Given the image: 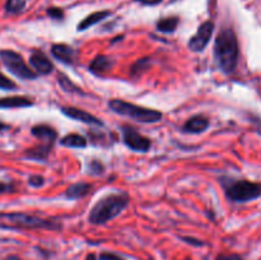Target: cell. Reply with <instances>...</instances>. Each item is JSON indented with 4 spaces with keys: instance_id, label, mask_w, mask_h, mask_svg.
<instances>
[{
    "instance_id": "1",
    "label": "cell",
    "mask_w": 261,
    "mask_h": 260,
    "mask_svg": "<svg viewBox=\"0 0 261 260\" xmlns=\"http://www.w3.org/2000/svg\"><path fill=\"white\" fill-rule=\"evenodd\" d=\"M240 46L237 36L231 28H223L214 41L213 58L216 65L223 74H231L239 64Z\"/></svg>"
},
{
    "instance_id": "2",
    "label": "cell",
    "mask_w": 261,
    "mask_h": 260,
    "mask_svg": "<svg viewBox=\"0 0 261 260\" xmlns=\"http://www.w3.org/2000/svg\"><path fill=\"white\" fill-rule=\"evenodd\" d=\"M130 196L126 193H111L96 201L88 213V222L92 224H105L119 217L129 206Z\"/></svg>"
},
{
    "instance_id": "3",
    "label": "cell",
    "mask_w": 261,
    "mask_h": 260,
    "mask_svg": "<svg viewBox=\"0 0 261 260\" xmlns=\"http://www.w3.org/2000/svg\"><path fill=\"white\" fill-rule=\"evenodd\" d=\"M0 227L5 228H30V229H48V231H59L61 224L53 222L50 219L35 216V214L20 213H0Z\"/></svg>"
},
{
    "instance_id": "4",
    "label": "cell",
    "mask_w": 261,
    "mask_h": 260,
    "mask_svg": "<svg viewBox=\"0 0 261 260\" xmlns=\"http://www.w3.org/2000/svg\"><path fill=\"white\" fill-rule=\"evenodd\" d=\"M219 183L226 198L233 203H247L261 196V184L259 183L231 177H222Z\"/></svg>"
},
{
    "instance_id": "5",
    "label": "cell",
    "mask_w": 261,
    "mask_h": 260,
    "mask_svg": "<svg viewBox=\"0 0 261 260\" xmlns=\"http://www.w3.org/2000/svg\"><path fill=\"white\" fill-rule=\"evenodd\" d=\"M109 107L112 112L120 115V116L129 117L143 124H153L162 120V112L157 111L154 109H148V107L139 106V105L126 102L124 99H111L109 102Z\"/></svg>"
},
{
    "instance_id": "6",
    "label": "cell",
    "mask_w": 261,
    "mask_h": 260,
    "mask_svg": "<svg viewBox=\"0 0 261 260\" xmlns=\"http://www.w3.org/2000/svg\"><path fill=\"white\" fill-rule=\"evenodd\" d=\"M0 59L5 68L19 79L24 81H33L37 78V73L31 69L23 60L22 55L13 50H2L0 51Z\"/></svg>"
},
{
    "instance_id": "7",
    "label": "cell",
    "mask_w": 261,
    "mask_h": 260,
    "mask_svg": "<svg viewBox=\"0 0 261 260\" xmlns=\"http://www.w3.org/2000/svg\"><path fill=\"white\" fill-rule=\"evenodd\" d=\"M121 134L122 142L129 149L142 153L148 152L150 149L152 142H150L149 138L140 134L135 127L130 126V125H124V126H121Z\"/></svg>"
},
{
    "instance_id": "8",
    "label": "cell",
    "mask_w": 261,
    "mask_h": 260,
    "mask_svg": "<svg viewBox=\"0 0 261 260\" xmlns=\"http://www.w3.org/2000/svg\"><path fill=\"white\" fill-rule=\"evenodd\" d=\"M213 32L214 23L212 22V20H206V22L201 23V24L199 25L195 35L189 40V48H190L193 53H201V51H204L206 46L209 45V42H211Z\"/></svg>"
},
{
    "instance_id": "9",
    "label": "cell",
    "mask_w": 261,
    "mask_h": 260,
    "mask_svg": "<svg viewBox=\"0 0 261 260\" xmlns=\"http://www.w3.org/2000/svg\"><path fill=\"white\" fill-rule=\"evenodd\" d=\"M60 111L63 112V115H65L69 119H73L75 121L83 122L87 125H94V126H103V121L101 119H98L94 115L89 114V112L84 111V110L76 109V107L71 106H63L60 107Z\"/></svg>"
},
{
    "instance_id": "10",
    "label": "cell",
    "mask_w": 261,
    "mask_h": 260,
    "mask_svg": "<svg viewBox=\"0 0 261 260\" xmlns=\"http://www.w3.org/2000/svg\"><path fill=\"white\" fill-rule=\"evenodd\" d=\"M30 65L40 75H47L54 71V64L45 53L40 50L32 51L30 56Z\"/></svg>"
},
{
    "instance_id": "11",
    "label": "cell",
    "mask_w": 261,
    "mask_h": 260,
    "mask_svg": "<svg viewBox=\"0 0 261 260\" xmlns=\"http://www.w3.org/2000/svg\"><path fill=\"white\" fill-rule=\"evenodd\" d=\"M209 126H211V122L208 117L204 115H194L184 124L182 132L189 133V134H201L206 132Z\"/></svg>"
},
{
    "instance_id": "12",
    "label": "cell",
    "mask_w": 261,
    "mask_h": 260,
    "mask_svg": "<svg viewBox=\"0 0 261 260\" xmlns=\"http://www.w3.org/2000/svg\"><path fill=\"white\" fill-rule=\"evenodd\" d=\"M51 54L56 60L61 61L66 65H73L75 61V51L71 46L66 43H55L51 46Z\"/></svg>"
},
{
    "instance_id": "13",
    "label": "cell",
    "mask_w": 261,
    "mask_h": 260,
    "mask_svg": "<svg viewBox=\"0 0 261 260\" xmlns=\"http://www.w3.org/2000/svg\"><path fill=\"white\" fill-rule=\"evenodd\" d=\"M92 190V185L89 183H83V181H79V183L70 184V185L66 188L65 193H64V198L66 200H78V199L86 198Z\"/></svg>"
},
{
    "instance_id": "14",
    "label": "cell",
    "mask_w": 261,
    "mask_h": 260,
    "mask_svg": "<svg viewBox=\"0 0 261 260\" xmlns=\"http://www.w3.org/2000/svg\"><path fill=\"white\" fill-rule=\"evenodd\" d=\"M31 133L35 138L38 140H42V143L46 144H54L56 139H58V132L54 129L53 126L46 124H38L31 129Z\"/></svg>"
},
{
    "instance_id": "15",
    "label": "cell",
    "mask_w": 261,
    "mask_h": 260,
    "mask_svg": "<svg viewBox=\"0 0 261 260\" xmlns=\"http://www.w3.org/2000/svg\"><path fill=\"white\" fill-rule=\"evenodd\" d=\"M115 61L114 59L110 58L106 55H98L92 60V63L89 64V71L94 75H102L106 71L111 70V68L114 66Z\"/></svg>"
},
{
    "instance_id": "16",
    "label": "cell",
    "mask_w": 261,
    "mask_h": 260,
    "mask_svg": "<svg viewBox=\"0 0 261 260\" xmlns=\"http://www.w3.org/2000/svg\"><path fill=\"white\" fill-rule=\"evenodd\" d=\"M33 106L31 98L24 96H13L0 98V110L2 109H23V107Z\"/></svg>"
},
{
    "instance_id": "17",
    "label": "cell",
    "mask_w": 261,
    "mask_h": 260,
    "mask_svg": "<svg viewBox=\"0 0 261 260\" xmlns=\"http://www.w3.org/2000/svg\"><path fill=\"white\" fill-rule=\"evenodd\" d=\"M51 147H53V144H46V143L38 144L36 147L28 149L25 152V157L28 160L37 161V162H45V161H47L48 154H50Z\"/></svg>"
},
{
    "instance_id": "18",
    "label": "cell",
    "mask_w": 261,
    "mask_h": 260,
    "mask_svg": "<svg viewBox=\"0 0 261 260\" xmlns=\"http://www.w3.org/2000/svg\"><path fill=\"white\" fill-rule=\"evenodd\" d=\"M110 14H111V13H110L109 10H101V12H94L92 13V14L87 15V17L78 24V31H86L88 30V28L93 27V25H96L97 23H99L101 20L106 19Z\"/></svg>"
},
{
    "instance_id": "19",
    "label": "cell",
    "mask_w": 261,
    "mask_h": 260,
    "mask_svg": "<svg viewBox=\"0 0 261 260\" xmlns=\"http://www.w3.org/2000/svg\"><path fill=\"white\" fill-rule=\"evenodd\" d=\"M60 145L66 148H75V149H83V148L87 147V139L81 134H76V133H73V134H68L65 137L61 138L59 140Z\"/></svg>"
},
{
    "instance_id": "20",
    "label": "cell",
    "mask_w": 261,
    "mask_h": 260,
    "mask_svg": "<svg viewBox=\"0 0 261 260\" xmlns=\"http://www.w3.org/2000/svg\"><path fill=\"white\" fill-rule=\"evenodd\" d=\"M180 19L177 17H166L157 22V31L162 33H173L177 28Z\"/></svg>"
},
{
    "instance_id": "21",
    "label": "cell",
    "mask_w": 261,
    "mask_h": 260,
    "mask_svg": "<svg viewBox=\"0 0 261 260\" xmlns=\"http://www.w3.org/2000/svg\"><path fill=\"white\" fill-rule=\"evenodd\" d=\"M58 83L64 92H68V93L84 94L83 91H82L78 86H75V84H74L73 82H71L70 79L65 75V74H63V73L58 74Z\"/></svg>"
},
{
    "instance_id": "22",
    "label": "cell",
    "mask_w": 261,
    "mask_h": 260,
    "mask_svg": "<svg viewBox=\"0 0 261 260\" xmlns=\"http://www.w3.org/2000/svg\"><path fill=\"white\" fill-rule=\"evenodd\" d=\"M25 8V0H7L5 10L10 14H18L22 13Z\"/></svg>"
},
{
    "instance_id": "23",
    "label": "cell",
    "mask_w": 261,
    "mask_h": 260,
    "mask_svg": "<svg viewBox=\"0 0 261 260\" xmlns=\"http://www.w3.org/2000/svg\"><path fill=\"white\" fill-rule=\"evenodd\" d=\"M105 172V166L103 163L99 162L97 160H92L91 162H88L87 165V173L92 176H99Z\"/></svg>"
},
{
    "instance_id": "24",
    "label": "cell",
    "mask_w": 261,
    "mask_h": 260,
    "mask_svg": "<svg viewBox=\"0 0 261 260\" xmlns=\"http://www.w3.org/2000/svg\"><path fill=\"white\" fill-rule=\"evenodd\" d=\"M148 66H149V60L147 58L140 59L132 66L133 75H139V74H142L143 70H147Z\"/></svg>"
},
{
    "instance_id": "25",
    "label": "cell",
    "mask_w": 261,
    "mask_h": 260,
    "mask_svg": "<svg viewBox=\"0 0 261 260\" xmlns=\"http://www.w3.org/2000/svg\"><path fill=\"white\" fill-rule=\"evenodd\" d=\"M17 88V84L12 81V79L7 78L3 73H0V89H5V91H12V89Z\"/></svg>"
},
{
    "instance_id": "26",
    "label": "cell",
    "mask_w": 261,
    "mask_h": 260,
    "mask_svg": "<svg viewBox=\"0 0 261 260\" xmlns=\"http://www.w3.org/2000/svg\"><path fill=\"white\" fill-rule=\"evenodd\" d=\"M43 184H45V178L41 175H32L28 178V185L32 186V188H41V186H43Z\"/></svg>"
},
{
    "instance_id": "27",
    "label": "cell",
    "mask_w": 261,
    "mask_h": 260,
    "mask_svg": "<svg viewBox=\"0 0 261 260\" xmlns=\"http://www.w3.org/2000/svg\"><path fill=\"white\" fill-rule=\"evenodd\" d=\"M47 14L50 15L51 18H54V19H63L64 17V13L60 8H50V9L47 10Z\"/></svg>"
},
{
    "instance_id": "28",
    "label": "cell",
    "mask_w": 261,
    "mask_h": 260,
    "mask_svg": "<svg viewBox=\"0 0 261 260\" xmlns=\"http://www.w3.org/2000/svg\"><path fill=\"white\" fill-rule=\"evenodd\" d=\"M98 260H124L119 255L114 254V252H102L98 256Z\"/></svg>"
},
{
    "instance_id": "29",
    "label": "cell",
    "mask_w": 261,
    "mask_h": 260,
    "mask_svg": "<svg viewBox=\"0 0 261 260\" xmlns=\"http://www.w3.org/2000/svg\"><path fill=\"white\" fill-rule=\"evenodd\" d=\"M216 260H244L237 254H221L217 256Z\"/></svg>"
},
{
    "instance_id": "30",
    "label": "cell",
    "mask_w": 261,
    "mask_h": 260,
    "mask_svg": "<svg viewBox=\"0 0 261 260\" xmlns=\"http://www.w3.org/2000/svg\"><path fill=\"white\" fill-rule=\"evenodd\" d=\"M15 190L14 186L12 184H5V183H0V194L3 193H13Z\"/></svg>"
},
{
    "instance_id": "31",
    "label": "cell",
    "mask_w": 261,
    "mask_h": 260,
    "mask_svg": "<svg viewBox=\"0 0 261 260\" xmlns=\"http://www.w3.org/2000/svg\"><path fill=\"white\" fill-rule=\"evenodd\" d=\"M181 240L185 242H188V244L194 245V246H201V245H204V242H201L200 240L193 239V237H181Z\"/></svg>"
},
{
    "instance_id": "32",
    "label": "cell",
    "mask_w": 261,
    "mask_h": 260,
    "mask_svg": "<svg viewBox=\"0 0 261 260\" xmlns=\"http://www.w3.org/2000/svg\"><path fill=\"white\" fill-rule=\"evenodd\" d=\"M86 260H96V255H94V254H89L88 256L86 257Z\"/></svg>"
},
{
    "instance_id": "33",
    "label": "cell",
    "mask_w": 261,
    "mask_h": 260,
    "mask_svg": "<svg viewBox=\"0 0 261 260\" xmlns=\"http://www.w3.org/2000/svg\"><path fill=\"white\" fill-rule=\"evenodd\" d=\"M5 260H22V259H19L18 256H9V257H7Z\"/></svg>"
},
{
    "instance_id": "34",
    "label": "cell",
    "mask_w": 261,
    "mask_h": 260,
    "mask_svg": "<svg viewBox=\"0 0 261 260\" xmlns=\"http://www.w3.org/2000/svg\"><path fill=\"white\" fill-rule=\"evenodd\" d=\"M4 129H7V125H4L3 122H0V132H3Z\"/></svg>"
}]
</instances>
